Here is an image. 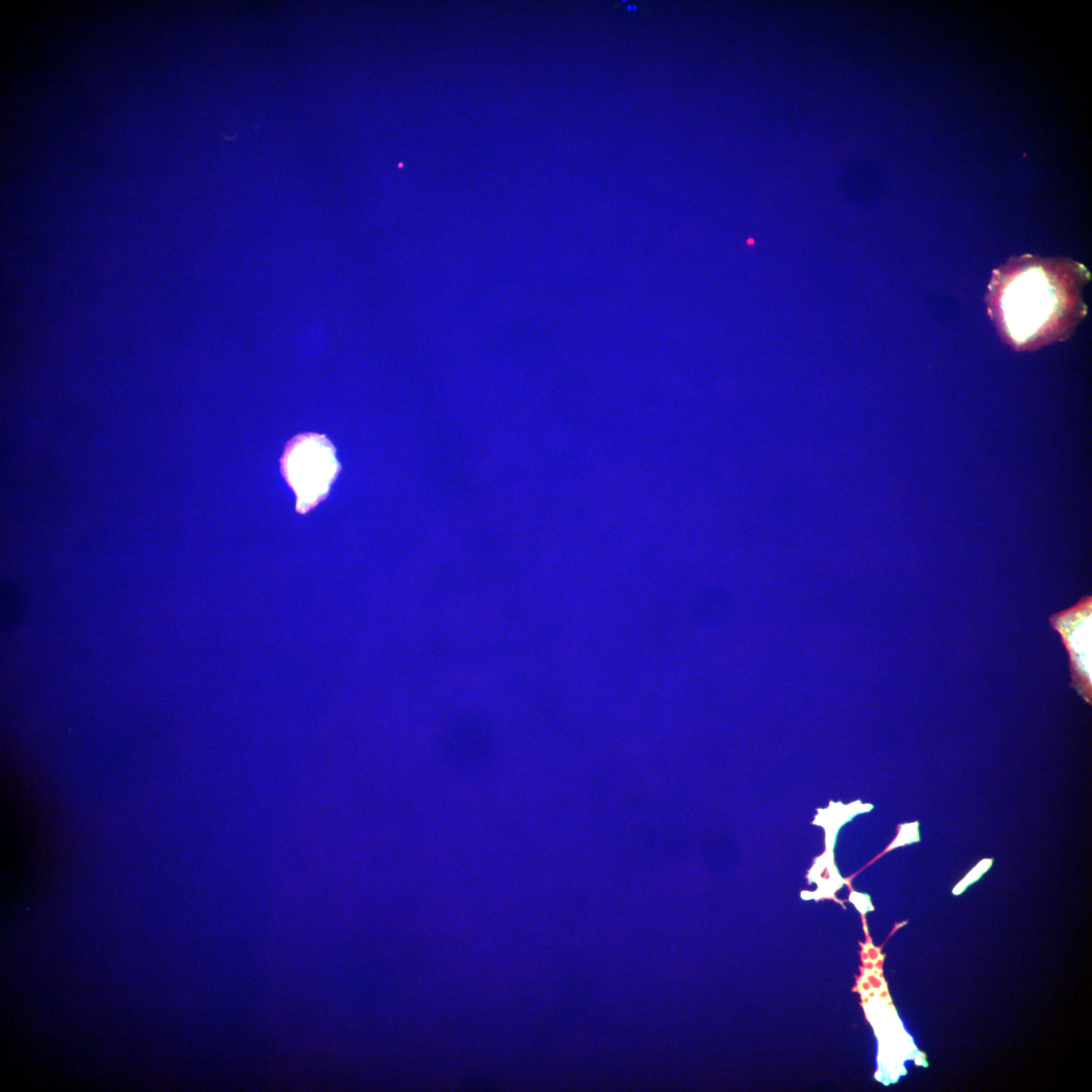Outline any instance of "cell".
<instances>
[{"instance_id": "277c9868", "label": "cell", "mask_w": 1092, "mask_h": 1092, "mask_svg": "<svg viewBox=\"0 0 1092 1092\" xmlns=\"http://www.w3.org/2000/svg\"><path fill=\"white\" fill-rule=\"evenodd\" d=\"M23 611L21 594L6 584L1 589V620L2 624L12 626L19 619Z\"/></svg>"}, {"instance_id": "3957f363", "label": "cell", "mask_w": 1092, "mask_h": 1092, "mask_svg": "<svg viewBox=\"0 0 1092 1092\" xmlns=\"http://www.w3.org/2000/svg\"><path fill=\"white\" fill-rule=\"evenodd\" d=\"M1052 626L1062 636L1069 655L1071 673L1078 687L1091 686V597L1051 618Z\"/></svg>"}, {"instance_id": "7a4b0ae2", "label": "cell", "mask_w": 1092, "mask_h": 1092, "mask_svg": "<svg viewBox=\"0 0 1092 1092\" xmlns=\"http://www.w3.org/2000/svg\"><path fill=\"white\" fill-rule=\"evenodd\" d=\"M335 450L324 436L299 435L285 448L283 474L297 497V510L306 512L322 500L336 478Z\"/></svg>"}, {"instance_id": "6da1fadb", "label": "cell", "mask_w": 1092, "mask_h": 1092, "mask_svg": "<svg viewBox=\"0 0 1092 1092\" xmlns=\"http://www.w3.org/2000/svg\"><path fill=\"white\" fill-rule=\"evenodd\" d=\"M1088 270L1070 259L1024 255L994 270L986 301L1001 338L1016 351L1071 336L1086 313Z\"/></svg>"}]
</instances>
